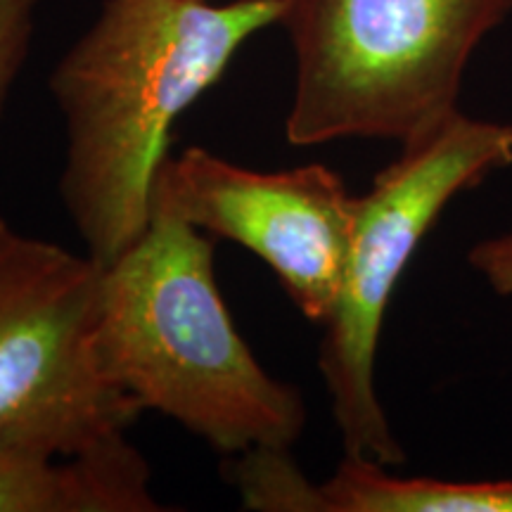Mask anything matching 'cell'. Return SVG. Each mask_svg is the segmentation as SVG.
I'll return each mask as SVG.
<instances>
[{"label":"cell","instance_id":"7","mask_svg":"<svg viewBox=\"0 0 512 512\" xmlns=\"http://www.w3.org/2000/svg\"><path fill=\"white\" fill-rule=\"evenodd\" d=\"M152 472L126 434L72 456H0V512H159Z\"/></svg>","mask_w":512,"mask_h":512},{"label":"cell","instance_id":"9","mask_svg":"<svg viewBox=\"0 0 512 512\" xmlns=\"http://www.w3.org/2000/svg\"><path fill=\"white\" fill-rule=\"evenodd\" d=\"M233 470L242 505L252 510L325 512L320 484H313L290 456V448H252Z\"/></svg>","mask_w":512,"mask_h":512},{"label":"cell","instance_id":"3","mask_svg":"<svg viewBox=\"0 0 512 512\" xmlns=\"http://www.w3.org/2000/svg\"><path fill=\"white\" fill-rule=\"evenodd\" d=\"M510 15L512 0H285L287 143L425 136L458 112L467 64Z\"/></svg>","mask_w":512,"mask_h":512},{"label":"cell","instance_id":"8","mask_svg":"<svg viewBox=\"0 0 512 512\" xmlns=\"http://www.w3.org/2000/svg\"><path fill=\"white\" fill-rule=\"evenodd\" d=\"M325 512H512V477L451 482L392 475L387 465L344 456L320 484Z\"/></svg>","mask_w":512,"mask_h":512},{"label":"cell","instance_id":"10","mask_svg":"<svg viewBox=\"0 0 512 512\" xmlns=\"http://www.w3.org/2000/svg\"><path fill=\"white\" fill-rule=\"evenodd\" d=\"M43 0H0V114L31 53Z\"/></svg>","mask_w":512,"mask_h":512},{"label":"cell","instance_id":"11","mask_svg":"<svg viewBox=\"0 0 512 512\" xmlns=\"http://www.w3.org/2000/svg\"><path fill=\"white\" fill-rule=\"evenodd\" d=\"M467 261L501 297H512V233L477 242Z\"/></svg>","mask_w":512,"mask_h":512},{"label":"cell","instance_id":"2","mask_svg":"<svg viewBox=\"0 0 512 512\" xmlns=\"http://www.w3.org/2000/svg\"><path fill=\"white\" fill-rule=\"evenodd\" d=\"M95 339L114 384L214 451L292 448L304 434L302 392L256 361L216 285L214 240L190 223L152 216L102 266Z\"/></svg>","mask_w":512,"mask_h":512},{"label":"cell","instance_id":"4","mask_svg":"<svg viewBox=\"0 0 512 512\" xmlns=\"http://www.w3.org/2000/svg\"><path fill=\"white\" fill-rule=\"evenodd\" d=\"M512 164V124L451 114L401 145L396 162L356 197L354 228L335 309L318 351L344 456L387 467L406 460L377 394L382 323L403 271L441 211Z\"/></svg>","mask_w":512,"mask_h":512},{"label":"cell","instance_id":"6","mask_svg":"<svg viewBox=\"0 0 512 512\" xmlns=\"http://www.w3.org/2000/svg\"><path fill=\"white\" fill-rule=\"evenodd\" d=\"M356 197L323 164L254 171L192 145L166 157L152 216L247 247L311 323H328L342 285Z\"/></svg>","mask_w":512,"mask_h":512},{"label":"cell","instance_id":"5","mask_svg":"<svg viewBox=\"0 0 512 512\" xmlns=\"http://www.w3.org/2000/svg\"><path fill=\"white\" fill-rule=\"evenodd\" d=\"M102 266L0 216V456H72L143 408L110 380L95 339Z\"/></svg>","mask_w":512,"mask_h":512},{"label":"cell","instance_id":"1","mask_svg":"<svg viewBox=\"0 0 512 512\" xmlns=\"http://www.w3.org/2000/svg\"><path fill=\"white\" fill-rule=\"evenodd\" d=\"M283 10L285 0H105L60 57L48 79L67 133L60 197L100 266L150 228L176 119Z\"/></svg>","mask_w":512,"mask_h":512}]
</instances>
